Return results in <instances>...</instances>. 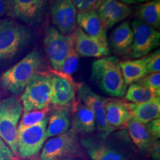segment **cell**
Wrapping results in <instances>:
<instances>
[{
	"label": "cell",
	"mask_w": 160,
	"mask_h": 160,
	"mask_svg": "<svg viewBox=\"0 0 160 160\" xmlns=\"http://www.w3.org/2000/svg\"><path fill=\"white\" fill-rule=\"evenodd\" d=\"M77 93L79 101L87 105L93 112L96 120V128L102 137H108L114 131L106 121L105 104L108 99L96 93L88 85L84 83L77 84Z\"/></svg>",
	"instance_id": "8"
},
{
	"label": "cell",
	"mask_w": 160,
	"mask_h": 160,
	"mask_svg": "<svg viewBox=\"0 0 160 160\" xmlns=\"http://www.w3.org/2000/svg\"><path fill=\"white\" fill-rule=\"evenodd\" d=\"M132 141L141 151H148L152 144L157 141L146 124L142 123L131 118L126 125Z\"/></svg>",
	"instance_id": "22"
},
{
	"label": "cell",
	"mask_w": 160,
	"mask_h": 160,
	"mask_svg": "<svg viewBox=\"0 0 160 160\" xmlns=\"http://www.w3.org/2000/svg\"><path fill=\"white\" fill-rule=\"evenodd\" d=\"M0 160H16L13 153L2 139H0Z\"/></svg>",
	"instance_id": "32"
},
{
	"label": "cell",
	"mask_w": 160,
	"mask_h": 160,
	"mask_svg": "<svg viewBox=\"0 0 160 160\" xmlns=\"http://www.w3.org/2000/svg\"><path fill=\"white\" fill-rule=\"evenodd\" d=\"M96 10L107 30L123 21L131 13V8L118 0H99Z\"/></svg>",
	"instance_id": "15"
},
{
	"label": "cell",
	"mask_w": 160,
	"mask_h": 160,
	"mask_svg": "<svg viewBox=\"0 0 160 160\" xmlns=\"http://www.w3.org/2000/svg\"><path fill=\"white\" fill-rule=\"evenodd\" d=\"M10 0H0V18L7 13Z\"/></svg>",
	"instance_id": "35"
},
{
	"label": "cell",
	"mask_w": 160,
	"mask_h": 160,
	"mask_svg": "<svg viewBox=\"0 0 160 160\" xmlns=\"http://www.w3.org/2000/svg\"><path fill=\"white\" fill-rule=\"evenodd\" d=\"M91 79L101 91L112 97H122L127 91L119 66V60L116 57L100 58L92 64Z\"/></svg>",
	"instance_id": "2"
},
{
	"label": "cell",
	"mask_w": 160,
	"mask_h": 160,
	"mask_svg": "<svg viewBox=\"0 0 160 160\" xmlns=\"http://www.w3.org/2000/svg\"><path fill=\"white\" fill-rule=\"evenodd\" d=\"M72 114L67 107H57L52 113L48 122L46 139L65 133L71 125Z\"/></svg>",
	"instance_id": "19"
},
{
	"label": "cell",
	"mask_w": 160,
	"mask_h": 160,
	"mask_svg": "<svg viewBox=\"0 0 160 160\" xmlns=\"http://www.w3.org/2000/svg\"><path fill=\"white\" fill-rule=\"evenodd\" d=\"M43 62L41 52L33 50L19 62L4 72L0 77V85L2 88L13 94H21L30 80L40 71Z\"/></svg>",
	"instance_id": "1"
},
{
	"label": "cell",
	"mask_w": 160,
	"mask_h": 160,
	"mask_svg": "<svg viewBox=\"0 0 160 160\" xmlns=\"http://www.w3.org/2000/svg\"><path fill=\"white\" fill-rule=\"evenodd\" d=\"M73 39V46L78 55L84 57H102L109 55L108 42L91 37L80 28L71 33Z\"/></svg>",
	"instance_id": "14"
},
{
	"label": "cell",
	"mask_w": 160,
	"mask_h": 160,
	"mask_svg": "<svg viewBox=\"0 0 160 160\" xmlns=\"http://www.w3.org/2000/svg\"><path fill=\"white\" fill-rule=\"evenodd\" d=\"M105 117L108 124L114 130L126 127L132 118L125 102L115 99H108L105 104Z\"/></svg>",
	"instance_id": "18"
},
{
	"label": "cell",
	"mask_w": 160,
	"mask_h": 160,
	"mask_svg": "<svg viewBox=\"0 0 160 160\" xmlns=\"http://www.w3.org/2000/svg\"><path fill=\"white\" fill-rule=\"evenodd\" d=\"M79 56L76 52L74 48L71 50L58 72L67 77H71L79 66Z\"/></svg>",
	"instance_id": "28"
},
{
	"label": "cell",
	"mask_w": 160,
	"mask_h": 160,
	"mask_svg": "<svg viewBox=\"0 0 160 160\" xmlns=\"http://www.w3.org/2000/svg\"><path fill=\"white\" fill-rule=\"evenodd\" d=\"M77 9L79 11L96 10L99 0H71Z\"/></svg>",
	"instance_id": "31"
},
{
	"label": "cell",
	"mask_w": 160,
	"mask_h": 160,
	"mask_svg": "<svg viewBox=\"0 0 160 160\" xmlns=\"http://www.w3.org/2000/svg\"><path fill=\"white\" fill-rule=\"evenodd\" d=\"M137 19L154 29L160 28V0H152L139 5L137 10Z\"/></svg>",
	"instance_id": "25"
},
{
	"label": "cell",
	"mask_w": 160,
	"mask_h": 160,
	"mask_svg": "<svg viewBox=\"0 0 160 160\" xmlns=\"http://www.w3.org/2000/svg\"><path fill=\"white\" fill-rule=\"evenodd\" d=\"M119 2H122L124 4H133L136 2V0H119Z\"/></svg>",
	"instance_id": "36"
},
{
	"label": "cell",
	"mask_w": 160,
	"mask_h": 160,
	"mask_svg": "<svg viewBox=\"0 0 160 160\" xmlns=\"http://www.w3.org/2000/svg\"><path fill=\"white\" fill-rule=\"evenodd\" d=\"M77 8L71 0H54L51 17L55 28L64 35H71L77 29Z\"/></svg>",
	"instance_id": "13"
},
{
	"label": "cell",
	"mask_w": 160,
	"mask_h": 160,
	"mask_svg": "<svg viewBox=\"0 0 160 160\" xmlns=\"http://www.w3.org/2000/svg\"><path fill=\"white\" fill-rule=\"evenodd\" d=\"M33 34L25 25L13 19L0 21V62L11 59L29 45Z\"/></svg>",
	"instance_id": "3"
},
{
	"label": "cell",
	"mask_w": 160,
	"mask_h": 160,
	"mask_svg": "<svg viewBox=\"0 0 160 160\" xmlns=\"http://www.w3.org/2000/svg\"><path fill=\"white\" fill-rule=\"evenodd\" d=\"M59 160H76V159H73V158H71V157H65V158H62V159H61Z\"/></svg>",
	"instance_id": "37"
},
{
	"label": "cell",
	"mask_w": 160,
	"mask_h": 160,
	"mask_svg": "<svg viewBox=\"0 0 160 160\" xmlns=\"http://www.w3.org/2000/svg\"><path fill=\"white\" fill-rule=\"evenodd\" d=\"M31 160H41V159H31Z\"/></svg>",
	"instance_id": "39"
},
{
	"label": "cell",
	"mask_w": 160,
	"mask_h": 160,
	"mask_svg": "<svg viewBox=\"0 0 160 160\" xmlns=\"http://www.w3.org/2000/svg\"><path fill=\"white\" fill-rule=\"evenodd\" d=\"M77 23L86 34L101 41L108 42V30L95 10L79 11L77 15Z\"/></svg>",
	"instance_id": "16"
},
{
	"label": "cell",
	"mask_w": 160,
	"mask_h": 160,
	"mask_svg": "<svg viewBox=\"0 0 160 160\" xmlns=\"http://www.w3.org/2000/svg\"><path fill=\"white\" fill-rule=\"evenodd\" d=\"M159 148L160 144L159 140H157L154 142L152 144L148 151H150L151 156L154 160H159L160 159V153H159Z\"/></svg>",
	"instance_id": "34"
},
{
	"label": "cell",
	"mask_w": 160,
	"mask_h": 160,
	"mask_svg": "<svg viewBox=\"0 0 160 160\" xmlns=\"http://www.w3.org/2000/svg\"><path fill=\"white\" fill-rule=\"evenodd\" d=\"M125 96L127 101L134 104L148 102L158 97L152 90L137 83L130 85Z\"/></svg>",
	"instance_id": "26"
},
{
	"label": "cell",
	"mask_w": 160,
	"mask_h": 160,
	"mask_svg": "<svg viewBox=\"0 0 160 160\" xmlns=\"http://www.w3.org/2000/svg\"><path fill=\"white\" fill-rule=\"evenodd\" d=\"M132 118L140 122L147 124L160 116V98L157 97L151 101L141 104L126 102Z\"/></svg>",
	"instance_id": "21"
},
{
	"label": "cell",
	"mask_w": 160,
	"mask_h": 160,
	"mask_svg": "<svg viewBox=\"0 0 160 160\" xmlns=\"http://www.w3.org/2000/svg\"><path fill=\"white\" fill-rule=\"evenodd\" d=\"M124 81L127 85L137 82L148 74L146 57L141 59L119 62Z\"/></svg>",
	"instance_id": "23"
},
{
	"label": "cell",
	"mask_w": 160,
	"mask_h": 160,
	"mask_svg": "<svg viewBox=\"0 0 160 160\" xmlns=\"http://www.w3.org/2000/svg\"><path fill=\"white\" fill-rule=\"evenodd\" d=\"M50 111V108L42 110H37L28 112H24L22 117L20 119L17 131L22 130L26 128L31 127L41 122L46 118Z\"/></svg>",
	"instance_id": "27"
},
{
	"label": "cell",
	"mask_w": 160,
	"mask_h": 160,
	"mask_svg": "<svg viewBox=\"0 0 160 160\" xmlns=\"http://www.w3.org/2000/svg\"><path fill=\"white\" fill-rule=\"evenodd\" d=\"M82 143L92 160H128L117 150L91 139H83Z\"/></svg>",
	"instance_id": "24"
},
{
	"label": "cell",
	"mask_w": 160,
	"mask_h": 160,
	"mask_svg": "<svg viewBox=\"0 0 160 160\" xmlns=\"http://www.w3.org/2000/svg\"><path fill=\"white\" fill-rule=\"evenodd\" d=\"M150 132L153 137L156 139H159L160 137V119L159 118L158 119H153L152 121L149 122L148 123L146 124Z\"/></svg>",
	"instance_id": "33"
},
{
	"label": "cell",
	"mask_w": 160,
	"mask_h": 160,
	"mask_svg": "<svg viewBox=\"0 0 160 160\" xmlns=\"http://www.w3.org/2000/svg\"><path fill=\"white\" fill-rule=\"evenodd\" d=\"M136 1L138 2H148V1H152V0H136Z\"/></svg>",
	"instance_id": "38"
},
{
	"label": "cell",
	"mask_w": 160,
	"mask_h": 160,
	"mask_svg": "<svg viewBox=\"0 0 160 160\" xmlns=\"http://www.w3.org/2000/svg\"><path fill=\"white\" fill-rule=\"evenodd\" d=\"M78 148L77 134L70 130L62 134L51 137L42 148L40 159L59 160L70 157Z\"/></svg>",
	"instance_id": "12"
},
{
	"label": "cell",
	"mask_w": 160,
	"mask_h": 160,
	"mask_svg": "<svg viewBox=\"0 0 160 160\" xmlns=\"http://www.w3.org/2000/svg\"><path fill=\"white\" fill-rule=\"evenodd\" d=\"M23 108L14 97L0 101V139L17 154V129Z\"/></svg>",
	"instance_id": "4"
},
{
	"label": "cell",
	"mask_w": 160,
	"mask_h": 160,
	"mask_svg": "<svg viewBox=\"0 0 160 160\" xmlns=\"http://www.w3.org/2000/svg\"><path fill=\"white\" fill-rule=\"evenodd\" d=\"M47 8V0H10L7 14L26 25L36 26L42 22Z\"/></svg>",
	"instance_id": "9"
},
{
	"label": "cell",
	"mask_w": 160,
	"mask_h": 160,
	"mask_svg": "<svg viewBox=\"0 0 160 160\" xmlns=\"http://www.w3.org/2000/svg\"><path fill=\"white\" fill-rule=\"evenodd\" d=\"M133 42L131 57L141 59L157 48L160 43V33L139 19L132 22Z\"/></svg>",
	"instance_id": "10"
},
{
	"label": "cell",
	"mask_w": 160,
	"mask_h": 160,
	"mask_svg": "<svg viewBox=\"0 0 160 160\" xmlns=\"http://www.w3.org/2000/svg\"><path fill=\"white\" fill-rule=\"evenodd\" d=\"M71 131L75 133H89L96 129V120L91 110L80 101L73 104L71 120Z\"/></svg>",
	"instance_id": "17"
},
{
	"label": "cell",
	"mask_w": 160,
	"mask_h": 160,
	"mask_svg": "<svg viewBox=\"0 0 160 160\" xmlns=\"http://www.w3.org/2000/svg\"><path fill=\"white\" fill-rule=\"evenodd\" d=\"M48 118L37 125L17 131V154L23 159L37 155L46 140Z\"/></svg>",
	"instance_id": "7"
},
{
	"label": "cell",
	"mask_w": 160,
	"mask_h": 160,
	"mask_svg": "<svg viewBox=\"0 0 160 160\" xmlns=\"http://www.w3.org/2000/svg\"><path fill=\"white\" fill-rule=\"evenodd\" d=\"M51 85V103L57 107H67L73 105L77 93V84L70 77L59 72H48Z\"/></svg>",
	"instance_id": "11"
},
{
	"label": "cell",
	"mask_w": 160,
	"mask_h": 160,
	"mask_svg": "<svg viewBox=\"0 0 160 160\" xmlns=\"http://www.w3.org/2000/svg\"><path fill=\"white\" fill-rule=\"evenodd\" d=\"M24 112L48 108L51 103V85L48 73L39 71L26 85L21 97Z\"/></svg>",
	"instance_id": "5"
},
{
	"label": "cell",
	"mask_w": 160,
	"mask_h": 160,
	"mask_svg": "<svg viewBox=\"0 0 160 160\" xmlns=\"http://www.w3.org/2000/svg\"><path fill=\"white\" fill-rule=\"evenodd\" d=\"M139 85H141L145 87L148 88L157 94L158 97L160 96V73H148L141 79L137 82Z\"/></svg>",
	"instance_id": "29"
},
{
	"label": "cell",
	"mask_w": 160,
	"mask_h": 160,
	"mask_svg": "<svg viewBox=\"0 0 160 160\" xmlns=\"http://www.w3.org/2000/svg\"><path fill=\"white\" fill-rule=\"evenodd\" d=\"M44 43L53 71H58L71 50L74 48L73 37L71 34H62L53 26H48Z\"/></svg>",
	"instance_id": "6"
},
{
	"label": "cell",
	"mask_w": 160,
	"mask_h": 160,
	"mask_svg": "<svg viewBox=\"0 0 160 160\" xmlns=\"http://www.w3.org/2000/svg\"><path fill=\"white\" fill-rule=\"evenodd\" d=\"M133 42V31L127 22L118 25L112 32L110 39L111 48L119 55L126 54L131 51Z\"/></svg>",
	"instance_id": "20"
},
{
	"label": "cell",
	"mask_w": 160,
	"mask_h": 160,
	"mask_svg": "<svg viewBox=\"0 0 160 160\" xmlns=\"http://www.w3.org/2000/svg\"><path fill=\"white\" fill-rule=\"evenodd\" d=\"M147 68L148 73H159L160 71V51L157 50L148 56H146Z\"/></svg>",
	"instance_id": "30"
}]
</instances>
